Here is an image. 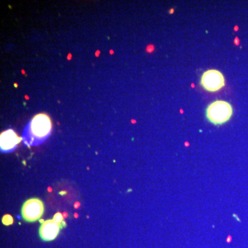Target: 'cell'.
<instances>
[{
    "instance_id": "1",
    "label": "cell",
    "mask_w": 248,
    "mask_h": 248,
    "mask_svg": "<svg viewBox=\"0 0 248 248\" xmlns=\"http://www.w3.org/2000/svg\"><path fill=\"white\" fill-rule=\"evenodd\" d=\"M52 127V121L48 114H37L24 128L22 137L24 144L28 146L42 144L50 136Z\"/></svg>"
},
{
    "instance_id": "2",
    "label": "cell",
    "mask_w": 248,
    "mask_h": 248,
    "mask_svg": "<svg viewBox=\"0 0 248 248\" xmlns=\"http://www.w3.org/2000/svg\"><path fill=\"white\" fill-rule=\"evenodd\" d=\"M205 113L206 118L211 124L222 125L231 119L233 108L228 101L217 100L208 105Z\"/></svg>"
},
{
    "instance_id": "3",
    "label": "cell",
    "mask_w": 248,
    "mask_h": 248,
    "mask_svg": "<svg viewBox=\"0 0 248 248\" xmlns=\"http://www.w3.org/2000/svg\"><path fill=\"white\" fill-rule=\"evenodd\" d=\"M201 86L206 91L215 92L221 90L225 85V77L222 73L215 69H210L202 75Z\"/></svg>"
},
{
    "instance_id": "4",
    "label": "cell",
    "mask_w": 248,
    "mask_h": 248,
    "mask_svg": "<svg viewBox=\"0 0 248 248\" xmlns=\"http://www.w3.org/2000/svg\"><path fill=\"white\" fill-rule=\"evenodd\" d=\"M44 212L43 202L38 198H32L24 203L22 216L25 221L33 223L39 220Z\"/></svg>"
},
{
    "instance_id": "5",
    "label": "cell",
    "mask_w": 248,
    "mask_h": 248,
    "mask_svg": "<svg viewBox=\"0 0 248 248\" xmlns=\"http://www.w3.org/2000/svg\"><path fill=\"white\" fill-rule=\"evenodd\" d=\"M22 139L12 129L3 131L0 135V149L2 152L8 153L14 151Z\"/></svg>"
},
{
    "instance_id": "6",
    "label": "cell",
    "mask_w": 248,
    "mask_h": 248,
    "mask_svg": "<svg viewBox=\"0 0 248 248\" xmlns=\"http://www.w3.org/2000/svg\"><path fill=\"white\" fill-rule=\"evenodd\" d=\"M61 229V227L53 219L46 220L40 227V236L44 241H52L57 238Z\"/></svg>"
},
{
    "instance_id": "7",
    "label": "cell",
    "mask_w": 248,
    "mask_h": 248,
    "mask_svg": "<svg viewBox=\"0 0 248 248\" xmlns=\"http://www.w3.org/2000/svg\"><path fill=\"white\" fill-rule=\"evenodd\" d=\"M52 219L57 222L58 224L61 227V228H64L66 227V223L64 221V216H63L61 213H60V212L56 213V214L54 215L53 219Z\"/></svg>"
},
{
    "instance_id": "8",
    "label": "cell",
    "mask_w": 248,
    "mask_h": 248,
    "mask_svg": "<svg viewBox=\"0 0 248 248\" xmlns=\"http://www.w3.org/2000/svg\"><path fill=\"white\" fill-rule=\"evenodd\" d=\"M2 222L4 225L8 226L13 224L14 223V220L12 216H10V214H6L2 217Z\"/></svg>"
},
{
    "instance_id": "9",
    "label": "cell",
    "mask_w": 248,
    "mask_h": 248,
    "mask_svg": "<svg viewBox=\"0 0 248 248\" xmlns=\"http://www.w3.org/2000/svg\"><path fill=\"white\" fill-rule=\"evenodd\" d=\"M59 194H66V192H61V193H59Z\"/></svg>"
}]
</instances>
